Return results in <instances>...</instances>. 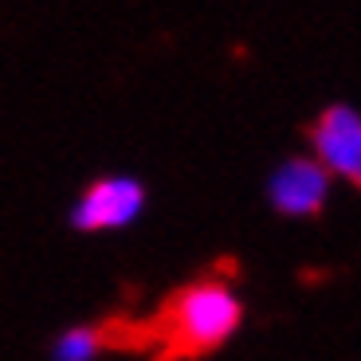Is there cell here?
Returning a JSON list of instances; mask_svg holds the SVG:
<instances>
[{"mask_svg":"<svg viewBox=\"0 0 361 361\" xmlns=\"http://www.w3.org/2000/svg\"><path fill=\"white\" fill-rule=\"evenodd\" d=\"M169 353L173 357H200V353L224 345L244 322V302L224 283H197L180 290L169 302Z\"/></svg>","mask_w":361,"mask_h":361,"instance_id":"cell-1","label":"cell"},{"mask_svg":"<svg viewBox=\"0 0 361 361\" xmlns=\"http://www.w3.org/2000/svg\"><path fill=\"white\" fill-rule=\"evenodd\" d=\"M145 185L134 177H102L94 180L82 200L71 208V228L79 232H106V228H126L142 216Z\"/></svg>","mask_w":361,"mask_h":361,"instance_id":"cell-2","label":"cell"},{"mask_svg":"<svg viewBox=\"0 0 361 361\" xmlns=\"http://www.w3.org/2000/svg\"><path fill=\"white\" fill-rule=\"evenodd\" d=\"M267 197L283 216H318L330 197V169L314 157H290L271 173Z\"/></svg>","mask_w":361,"mask_h":361,"instance_id":"cell-3","label":"cell"},{"mask_svg":"<svg viewBox=\"0 0 361 361\" xmlns=\"http://www.w3.org/2000/svg\"><path fill=\"white\" fill-rule=\"evenodd\" d=\"M314 149L318 161L330 173L345 177L350 185L361 180V118L353 106H330L314 126Z\"/></svg>","mask_w":361,"mask_h":361,"instance_id":"cell-4","label":"cell"},{"mask_svg":"<svg viewBox=\"0 0 361 361\" xmlns=\"http://www.w3.org/2000/svg\"><path fill=\"white\" fill-rule=\"evenodd\" d=\"M102 334L90 330V326H79V330H67L63 338H55L51 345V361H94L102 353Z\"/></svg>","mask_w":361,"mask_h":361,"instance_id":"cell-5","label":"cell"}]
</instances>
